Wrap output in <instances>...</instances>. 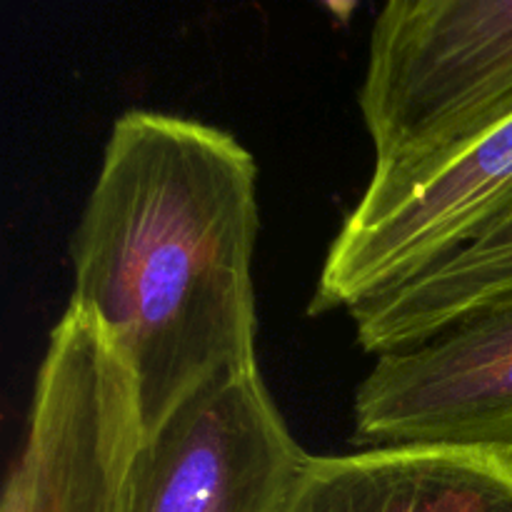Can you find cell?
<instances>
[{
  "instance_id": "1",
  "label": "cell",
  "mask_w": 512,
  "mask_h": 512,
  "mask_svg": "<svg viewBox=\"0 0 512 512\" xmlns=\"http://www.w3.org/2000/svg\"><path fill=\"white\" fill-rule=\"evenodd\" d=\"M258 163L228 130L130 108L113 120L70 235L73 293L118 348L145 435L258 365Z\"/></svg>"
},
{
  "instance_id": "2",
  "label": "cell",
  "mask_w": 512,
  "mask_h": 512,
  "mask_svg": "<svg viewBox=\"0 0 512 512\" xmlns=\"http://www.w3.org/2000/svg\"><path fill=\"white\" fill-rule=\"evenodd\" d=\"M373 145L365 190L413 180L512 118V0H390L358 93Z\"/></svg>"
},
{
  "instance_id": "3",
  "label": "cell",
  "mask_w": 512,
  "mask_h": 512,
  "mask_svg": "<svg viewBox=\"0 0 512 512\" xmlns=\"http://www.w3.org/2000/svg\"><path fill=\"white\" fill-rule=\"evenodd\" d=\"M143 440L128 363L108 333L68 303L48 335L0 512H125Z\"/></svg>"
},
{
  "instance_id": "4",
  "label": "cell",
  "mask_w": 512,
  "mask_h": 512,
  "mask_svg": "<svg viewBox=\"0 0 512 512\" xmlns=\"http://www.w3.org/2000/svg\"><path fill=\"white\" fill-rule=\"evenodd\" d=\"M508 215L512 118L413 180L363 190L330 243L308 313H350L468 248Z\"/></svg>"
},
{
  "instance_id": "5",
  "label": "cell",
  "mask_w": 512,
  "mask_h": 512,
  "mask_svg": "<svg viewBox=\"0 0 512 512\" xmlns=\"http://www.w3.org/2000/svg\"><path fill=\"white\" fill-rule=\"evenodd\" d=\"M310 460L260 368L225 375L145 435L125 512H283Z\"/></svg>"
},
{
  "instance_id": "6",
  "label": "cell",
  "mask_w": 512,
  "mask_h": 512,
  "mask_svg": "<svg viewBox=\"0 0 512 512\" xmlns=\"http://www.w3.org/2000/svg\"><path fill=\"white\" fill-rule=\"evenodd\" d=\"M353 443L512 450V295L378 355L355 393Z\"/></svg>"
},
{
  "instance_id": "7",
  "label": "cell",
  "mask_w": 512,
  "mask_h": 512,
  "mask_svg": "<svg viewBox=\"0 0 512 512\" xmlns=\"http://www.w3.org/2000/svg\"><path fill=\"white\" fill-rule=\"evenodd\" d=\"M283 512H512L510 448L313 455Z\"/></svg>"
},
{
  "instance_id": "8",
  "label": "cell",
  "mask_w": 512,
  "mask_h": 512,
  "mask_svg": "<svg viewBox=\"0 0 512 512\" xmlns=\"http://www.w3.org/2000/svg\"><path fill=\"white\" fill-rule=\"evenodd\" d=\"M512 295V215L443 263L350 310L370 355L413 348L475 310Z\"/></svg>"
}]
</instances>
